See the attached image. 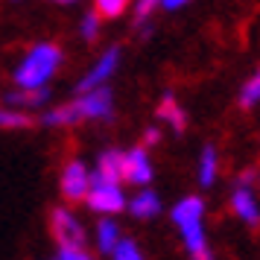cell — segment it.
I'll list each match as a JSON object with an SVG mask.
<instances>
[{
    "instance_id": "cell-15",
    "label": "cell",
    "mask_w": 260,
    "mask_h": 260,
    "mask_svg": "<svg viewBox=\"0 0 260 260\" xmlns=\"http://www.w3.org/2000/svg\"><path fill=\"white\" fill-rule=\"evenodd\" d=\"M202 213H205V202L199 199V196H187V199H181L173 208V222L181 228V225H187V222H196V219H202Z\"/></svg>"
},
{
    "instance_id": "cell-2",
    "label": "cell",
    "mask_w": 260,
    "mask_h": 260,
    "mask_svg": "<svg viewBox=\"0 0 260 260\" xmlns=\"http://www.w3.org/2000/svg\"><path fill=\"white\" fill-rule=\"evenodd\" d=\"M50 231H53L59 246H88V234H85L82 222L68 208H53L50 211Z\"/></svg>"
},
{
    "instance_id": "cell-18",
    "label": "cell",
    "mask_w": 260,
    "mask_h": 260,
    "mask_svg": "<svg viewBox=\"0 0 260 260\" xmlns=\"http://www.w3.org/2000/svg\"><path fill=\"white\" fill-rule=\"evenodd\" d=\"M260 103V68L254 71V76L243 85L240 91V108H254Z\"/></svg>"
},
{
    "instance_id": "cell-8",
    "label": "cell",
    "mask_w": 260,
    "mask_h": 260,
    "mask_svg": "<svg viewBox=\"0 0 260 260\" xmlns=\"http://www.w3.org/2000/svg\"><path fill=\"white\" fill-rule=\"evenodd\" d=\"M88 170H85L82 161H71L61 173V193L68 202H82L85 193H88Z\"/></svg>"
},
{
    "instance_id": "cell-7",
    "label": "cell",
    "mask_w": 260,
    "mask_h": 260,
    "mask_svg": "<svg viewBox=\"0 0 260 260\" xmlns=\"http://www.w3.org/2000/svg\"><path fill=\"white\" fill-rule=\"evenodd\" d=\"M103 181H111V184L123 181V152L120 149H106L96 161V170L88 173V184H103Z\"/></svg>"
},
{
    "instance_id": "cell-1",
    "label": "cell",
    "mask_w": 260,
    "mask_h": 260,
    "mask_svg": "<svg viewBox=\"0 0 260 260\" xmlns=\"http://www.w3.org/2000/svg\"><path fill=\"white\" fill-rule=\"evenodd\" d=\"M59 64H61V50L56 44H38L26 53L21 68L15 71V85L18 88H41L53 79Z\"/></svg>"
},
{
    "instance_id": "cell-9",
    "label": "cell",
    "mask_w": 260,
    "mask_h": 260,
    "mask_svg": "<svg viewBox=\"0 0 260 260\" xmlns=\"http://www.w3.org/2000/svg\"><path fill=\"white\" fill-rule=\"evenodd\" d=\"M231 211H234L243 222H248V225H257L260 222V208H257V202H254V196L248 193L246 184H240V187L231 193Z\"/></svg>"
},
{
    "instance_id": "cell-28",
    "label": "cell",
    "mask_w": 260,
    "mask_h": 260,
    "mask_svg": "<svg viewBox=\"0 0 260 260\" xmlns=\"http://www.w3.org/2000/svg\"><path fill=\"white\" fill-rule=\"evenodd\" d=\"M56 3H76V0H56Z\"/></svg>"
},
{
    "instance_id": "cell-20",
    "label": "cell",
    "mask_w": 260,
    "mask_h": 260,
    "mask_svg": "<svg viewBox=\"0 0 260 260\" xmlns=\"http://www.w3.org/2000/svg\"><path fill=\"white\" fill-rule=\"evenodd\" d=\"M111 257L114 260H141V248L135 240H117L111 248Z\"/></svg>"
},
{
    "instance_id": "cell-24",
    "label": "cell",
    "mask_w": 260,
    "mask_h": 260,
    "mask_svg": "<svg viewBox=\"0 0 260 260\" xmlns=\"http://www.w3.org/2000/svg\"><path fill=\"white\" fill-rule=\"evenodd\" d=\"M155 6H161V0H138V6H135V18H138V24L152 15Z\"/></svg>"
},
{
    "instance_id": "cell-25",
    "label": "cell",
    "mask_w": 260,
    "mask_h": 260,
    "mask_svg": "<svg viewBox=\"0 0 260 260\" xmlns=\"http://www.w3.org/2000/svg\"><path fill=\"white\" fill-rule=\"evenodd\" d=\"M158 141H161V132L158 129H146L143 132V143H146V146H155Z\"/></svg>"
},
{
    "instance_id": "cell-4",
    "label": "cell",
    "mask_w": 260,
    "mask_h": 260,
    "mask_svg": "<svg viewBox=\"0 0 260 260\" xmlns=\"http://www.w3.org/2000/svg\"><path fill=\"white\" fill-rule=\"evenodd\" d=\"M111 103H114V96H111V88H106V82L79 94V100H76L82 120H111Z\"/></svg>"
},
{
    "instance_id": "cell-21",
    "label": "cell",
    "mask_w": 260,
    "mask_h": 260,
    "mask_svg": "<svg viewBox=\"0 0 260 260\" xmlns=\"http://www.w3.org/2000/svg\"><path fill=\"white\" fill-rule=\"evenodd\" d=\"M132 0H96V12L103 18H120V15L129 9Z\"/></svg>"
},
{
    "instance_id": "cell-23",
    "label": "cell",
    "mask_w": 260,
    "mask_h": 260,
    "mask_svg": "<svg viewBox=\"0 0 260 260\" xmlns=\"http://www.w3.org/2000/svg\"><path fill=\"white\" fill-rule=\"evenodd\" d=\"M56 257H61V260H88L91 251H88V246H59Z\"/></svg>"
},
{
    "instance_id": "cell-22",
    "label": "cell",
    "mask_w": 260,
    "mask_h": 260,
    "mask_svg": "<svg viewBox=\"0 0 260 260\" xmlns=\"http://www.w3.org/2000/svg\"><path fill=\"white\" fill-rule=\"evenodd\" d=\"M79 32H82L85 41H94V38L100 36V12H88V15H85Z\"/></svg>"
},
{
    "instance_id": "cell-16",
    "label": "cell",
    "mask_w": 260,
    "mask_h": 260,
    "mask_svg": "<svg viewBox=\"0 0 260 260\" xmlns=\"http://www.w3.org/2000/svg\"><path fill=\"white\" fill-rule=\"evenodd\" d=\"M213 181H216V149L208 143L199 158V184L202 187H211Z\"/></svg>"
},
{
    "instance_id": "cell-6",
    "label": "cell",
    "mask_w": 260,
    "mask_h": 260,
    "mask_svg": "<svg viewBox=\"0 0 260 260\" xmlns=\"http://www.w3.org/2000/svg\"><path fill=\"white\" fill-rule=\"evenodd\" d=\"M117 61H120V47L106 50V53H103V59L91 68V73L79 79V85H76V94H85V91H91V88H96V85H103L111 73L117 71Z\"/></svg>"
},
{
    "instance_id": "cell-17",
    "label": "cell",
    "mask_w": 260,
    "mask_h": 260,
    "mask_svg": "<svg viewBox=\"0 0 260 260\" xmlns=\"http://www.w3.org/2000/svg\"><path fill=\"white\" fill-rule=\"evenodd\" d=\"M117 240H120V228L114 225V219H103V222L96 225V243H100V251L111 254V248H114Z\"/></svg>"
},
{
    "instance_id": "cell-5",
    "label": "cell",
    "mask_w": 260,
    "mask_h": 260,
    "mask_svg": "<svg viewBox=\"0 0 260 260\" xmlns=\"http://www.w3.org/2000/svg\"><path fill=\"white\" fill-rule=\"evenodd\" d=\"M123 181L141 184V187L152 181V164L146 158V146H135L129 152H123Z\"/></svg>"
},
{
    "instance_id": "cell-13",
    "label": "cell",
    "mask_w": 260,
    "mask_h": 260,
    "mask_svg": "<svg viewBox=\"0 0 260 260\" xmlns=\"http://www.w3.org/2000/svg\"><path fill=\"white\" fill-rule=\"evenodd\" d=\"M181 240H184V246H187V251L193 254V257H199V260L211 257L208 243H205V231H202V219L181 225Z\"/></svg>"
},
{
    "instance_id": "cell-3",
    "label": "cell",
    "mask_w": 260,
    "mask_h": 260,
    "mask_svg": "<svg viewBox=\"0 0 260 260\" xmlns=\"http://www.w3.org/2000/svg\"><path fill=\"white\" fill-rule=\"evenodd\" d=\"M85 205L96 213H120L126 211V196H123V190L117 184H111V181H103V184H91L88 193H85Z\"/></svg>"
},
{
    "instance_id": "cell-10",
    "label": "cell",
    "mask_w": 260,
    "mask_h": 260,
    "mask_svg": "<svg viewBox=\"0 0 260 260\" xmlns=\"http://www.w3.org/2000/svg\"><path fill=\"white\" fill-rule=\"evenodd\" d=\"M126 208L132 211L135 219H155V216L161 213V199H158V193H155V190L146 187V190H141V193L126 205Z\"/></svg>"
},
{
    "instance_id": "cell-26",
    "label": "cell",
    "mask_w": 260,
    "mask_h": 260,
    "mask_svg": "<svg viewBox=\"0 0 260 260\" xmlns=\"http://www.w3.org/2000/svg\"><path fill=\"white\" fill-rule=\"evenodd\" d=\"M184 3H190V0H161V6H164L167 12H176V9H181Z\"/></svg>"
},
{
    "instance_id": "cell-11",
    "label": "cell",
    "mask_w": 260,
    "mask_h": 260,
    "mask_svg": "<svg viewBox=\"0 0 260 260\" xmlns=\"http://www.w3.org/2000/svg\"><path fill=\"white\" fill-rule=\"evenodd\" d=\"M158 117L167 120L176 135H184V126H187V114H184V108L176 103V94L173 91H167L161 96V106H158Z\"/></svg>"
},
{
    "instance_id": "cell-27",
    "label": "cell",
    "mask_w": 260,
    "mask_h": 260,
    "mask_svg": "<svg viewBox=\"0 0 260 260\" xmlns=\"http://www.w3.org/2000/svg\"><path fill=\"white\" fill-rule=\"evenodd\" d=\"M251 181H254V167H248V170H243V173H240V184H251Z\"/></svg>"
},
{
    "instance_id": "cell-19",
    "label": "cell",
    "mask_w": 260,
    "mask_h": 260,
    "mask_svg": "<svg viewBox=\"0 0 260 260\" xmlns=\"http://www.w3.org/2000/svg\"><path fill=\"white\" fill-rule=\"evenodd\" d=\"M36 120L29 114H21V111H9V108H0V129H29Z\"/></svg>"
},
{
    "instance_id": "cell-12",
    "label": "cell",
    "mask_w": 260,
    "mask_h": 260,
    "mask_svg": "<svg viewBox=\"0 0 260 260\" xmlns=\"http://www.w3.org/2000/svg\"><path fill=\"white\" fill-rule=\"evenodd\" d=\"M50 100V88L41 85V88H21V91H12L6 94V106L15 108H41Z\"/></svg>"
},
{
    "instance_id": "cell-14",
    "label": "cell",
    "mask_w": 260,
    "mask_h": 260,
    "mask_svg": "<svg viewBox=\"0 0 260 260\" xmlns=\"http://www.w3.org/2000/svg\"><path fill=\"white\" fill-rule=\"evenodd\" d=\"M41 123H44V126H76V123H82V111H79L76 100H73L68 106L44 111V114H41Z\"/></svg>"
}]
</instances>
